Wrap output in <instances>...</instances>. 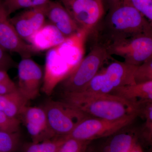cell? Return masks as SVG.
Here are the masks:
<instances>
[{
	"mask_svg": "<svg viewBox=\"0 0 152 152\" xmlns=\"http://www.w3.org/2000/svg\"><path fill=\"white\" fill-rule=\"evenodd\" d=\"M18 91L17 85L11 78L0 82V96L9 94Z\"/></svg>",
	"mask_w": 152,
	"mask_h": 152,
	"instance_id": "obj_29",
	"label": "cell"
},
{
	"mask_svg": "<svg viewBox=\"0 0 152 152\" xmlns=\"http://www.w3.org/2000/svg\"><path fill=\"white\" fill-rule=\"evenodd\" d=\"M110 94L136 104L152 102V81L127 85L114 89Z\"/></svg>",
	"mask_w": 152,
	"mask_h": 152,
	"instance_id": "obj_17",
	"label": "cell"
},
{
	"mask_svg": "<svg viewBox=\"0 0 152 152\" xmlns=\"http://www.w3.org/2000/svg\"><path fill=\"white\" fill-rule=\"evenodd\" d=\"M2 2L9 16L20 9L32 7L33 0H2Z\"/></svg>",
	"mask_w": 152,
	"mask_h": 152,
	"instance_id": "obj_27",
	"label": "cell"
},
{
	"mask_svg": "<svg viewBox=\"0 0 152 152\" xmlns=\"http://www.w3.org/2000/svg\"><path fill=\"white\" fill-rule=\"evenodd\" d=\"M137 116V114H132L116 120L90 117L83 121L68 136L91 141L107 138L130 125Z\"/></svg>",
	"mask_w": 152,
	"mask_h": 152,
	"instance_id": "obj_6",
	"label": "cell"
},
{
	"mask_svg": "<svg viewBox=\"0 0 152 152\" xmlns=\"http://www.w3.org/2000/svg\"><path fill=\"white\" fill-rule=\"evenodd\" d=\"M42 107L49 127L55 137L69 135L83 121L92 117L62 100L48 101Z\"/></svg>",
	"mask_w": 152,
	"mask_h": 152,
	"instance_id": "obj_5",
	"label": "cell"
},
{
	"mask_svg": "<svg viewBox=\"0 0 152 152\" xmlns=\"http://www.w3.org/2000/svg\"><path fill=\"white\" fill-rule=\"evenodd\" d=\"M10 78L7 71L0 69V82Z\"/></svg>",
	"mask_w": 152,
	"mask_h": 152,
	"instance_id": "obj_31",
	"label": "cell"
},
{
	"mask_svg": "<svg viewBox=\"0 0 152 152\" xmlns=\"http://www.w3.org/2000/svg\"><path fill=\"white\" fill-rule=\"evenodd\" d=\"M66 38L51 23L45 24L27 40L36 53L48 50L64 42Z\"/></svg>",
	"mask_w": 152,
	"mask_h": 152,
	"instance_id": "obj_15",
	"label": "cell"
},
{
	"mask_svg": "<svg viewBox=\"0 0 152 152\" xmlns=\"http://www.w3.org/2000/svg\"><path fill=\"white\" fill-rule=\"evenodd\" d=\"M79 27L87 35L100 23L104 13L102 0H61Z\"/></svg>",
	"mask_w": 152,
	"mask_h": 152,
	"instance_id": "obj_8",
	"label": "cell"
},
{
	"mask_svg": "<svg viewBox=\"0 0 152 152\" xmlns=\"http://www.w3.org/2000/svg\"><path fill=\"white\" fill-rule=\"evenodd\" d=\"M145 119L143 126L140 131L139 137H142L147 142H152V102H146L138 105V115Z\"/></svg>",
	"mask_w": 152,
	"mask_h": 152,
	"instance_id": "obj_19",
	"label": "cell"
},
{
	"mask_svg": "<svg viewBox=\"0 0 152 152\" xmlns=\"http://www.w3.org/2000/svg\"></svg>",
	"mask_w": 152,
	"mask_h": 152,
	"instance_id": "obj_35",
	"label": "cell"
},
{
	"mask_svg": "<svg viewBox=\"0 0 152 152\" xmlns=\"http://www.w3.org/2000/svg\"><path fill=\"white\" fill-rule=\"evenodd\" d=\"M82 39L80 36L75 35L48 50L41 89L44 93L50 94L58 84L75 70L80 61L78 44Z\"/></svg>",
	"mask_w": 152,
	"mask_h": 152,
	"instance_id": "obj_3",
	"label": "cell"
},
{
	"mask_svg": "<svg viewBox=\"0 0 152 152\" xmlns=\"http://www.w3.org/2000/svg\"><path fill=\"white\" fill-rule=\"evenodd\" d=\"M119 1V0H113V1Z\"/></svg>",
	"mask_w": 152,
	"mask_h": 152,
	"instance_id": "obj_33",
	"label": "cell"
},
{
	"mask_svg": "<svg viewBox=\"0 0 152 152\" xmlns=\"http://www.w3.org/2000/svg\"><path fill=\"white\" fill-rule=\"evenodd\" d=\"M137 66L115 61L104 69V80L101 94H110L119 87L134 84V74Z\"/></svg>",
	"mask_w": 152,
	"mask_h": 152,
	"instance_id": "obj_12",
	"label": "cell"
},
{
	"mask_svg": "<svg viewBox=\"0 0 152 152\" xmlns=\"http://www.w3.org/2000/svg\"><path fill=\"white\" fill-rule=\"evenodd\" d=\"M140 131L137 129L121 130L108 137L101 151L95 152H129L138 141Z\"/></svg>",
	"mask_w": 152,
	"mask_h": 152,
	"instance_id": "obj_16",
	"label": "cell"
},
{
	"mask_svg": "<svg viewBox=\"0 0 152 152\" xmlns=\"http://www.w3.org/2000/svg\"><path fill=\"white\" fill-rule=\"evenodd\" d=\"M7 52L0 46V69L7 71L15 64Z\"/></svg>",
	"mask_w": 152,
	"mask_h": 152,
	"instance_id": "obj_28",
	"label": "cell"
},
{
	"mask_svg": "<svg viewBox=\"0 0 152 152\" xmlns=\"http://www.w3.org/2000/svg\"><path fill=\"white\" fill-rule=\"evenodd\" d=\"M152 25L133 7L120 1H113L102 28L104 41L99 43L106 46L114 41L152 35Z\"/></svg>",
	"mask_w": 152,
	"mask_h": 152,
	"instance_id": "obj_1",
	"label": "cell"
},
{
	"mask_svg": "<svg viewBox=\"0 0 152 152\" xmlns=\"http://www.w3.org/2000/svg\"><path fill=\"white\" fill-rule=\"evenodd\" d=\"M91 142L79 140L67 136L58 152H86Z\"/></svg>",
	"mask_w": 152,
	"mask_h": 152,
	"instance_id": "obj_21",
	"label": "cell"
},
{
	"mask_svg": "<svg viewBox=\"0 0 152 152\" xmlns=\"http://www.w3.org/2000/svg\"><path fill=\"white\" fill-rule=\"evenodd\" d=\"M134 80L136 84L152 81V58L137 66Z\"/></svg>",
	"mask_w": 152,
	"mask_h": 152,
	"instance_id": "obj_22",
	"label": "cell"
},
{
	"mask_svg": "<svg viewBox=\"0 0 152 152\" xmlns=\"http://www.w3.org/2000/svg\"><path fill=\"white\" fill-rule=\"evenodd\" d=\"M19 140L18 132L0 131V152H12L15 149Z\"/></svg>",
	"mask_w": 152,
	"mask_h": 152,
	"instance_id": "obj_24",
	"label": "cell"
},
{
	"mask_svg": "<svg viewBox=\"0 0 152 152\" xmlns=\"http://www.w3.org/2000/svg\"><path fill=\"white\" fill-rule=\"evenodd\" d=\"M63 100L73 105L94 118L116 120L137 113L136 104L110 94H62Z\"/></svg>",
	"mask_w": 152,
	"mask_h": 152,
	"instance_id": "obj_2",
	"label": "cell"
},
{
	"mask_svg": "<svg viewBox=\"0 0 152 152\" xmlns=\"http://www.w3.org/2000/svg\"><path fill=\"white\" fill-rule=\"evenodd\" d=\"M45 12L46 18L50 23L54 26L66 39L82 31L61 3L49 0L45 5Z\"/></svg>",
	"mask_w": 152,
	"mask_h": 152,
	"instance_id": "obj_14",
	"label": "cell"
},
{
	"mask_svg": "<svg viewBox=\"0 0 152 152\" xmlns=\"http://www.w3.org/2000/svg\"><path fill=\"white\" fill-rule=\"evenodd\" d=\"M45 5L29 9L10 19L17 32L24 40H27L46 23Z\"/></svg>",
	"mask_w": 152,
	"mask_h": 152,
	"instance_id": "obj_13",
	"label": "cell"
},
{
	"mask_svg": "<svg viewBox=\"0 0 152 152\" xmlns=\"http://www.w3.org/2000/svg\"><path fill=\"white\" fill-rule=\"evenodd\" d=\"M105 46L111 56H119L125 62L138 66L152 58V35L114 41Z\"/></svg>",
	"mask_w": 152,
	"mask_h": 152,
	"instance_id": "obj_7",
	"label": "cell"
},
{
	"mask_svg": "<svg viewBox=\"0 0 152 152\" xmlns=\"http://www.w3.org/2000/svg\"><path fill=\"white\" fill-rule=\"evenodd\" d=\"M49 1V0H33L32 8L37 7L45 5Z\"/></svg>",
	"mask_w": 152,
	"mask_h": 152,
	"instance_id": "obj_30",
	"label": "cell"
},
{
	"mask_svg": "<svg viewBox=\"0 0 152 152\" xmlns=\"http://www.w3.org/2000/svg\"><path fill=\"white\" fill-rule=\"evenodd\" d=\"M18 68V90L28 101L34 99L42 89L44 71L30 58H22Z\"/></svg>",
	"mask_w": 152,
	"mask_h": 152,
	"instance_id": "obj_9",
	"label": "cell"
},
{
	"mask_svg": "<svg viewBox=\"0 0 152 152\" xmlns=\"http://www.w3.org/2000/svg\"><path fill=\"white\" fill-rule=\"evenodd\" d=\"M20 123V120L10 118L0 111V131L10 133L18 132Z\"/></svg>",
	"mask_w": 152,
	"mask_h": 152,
	"instance_id": "obj_26",
	"label": "cell"
},
{
	"mask_svg": "<svg viewBox=\"0 0 152 152\" xmlns=\"http://www.w3.org/2000/svg\"><path fill=\"white\" fill-rule=\"evenodd\" d=\"M0 1H1V0H0Z\"/></svg>",
	"mask_w": 152,
	"mask_h": 152,
	"instance_id": "obj_34",
	"label": "cell"
},
{
	"mask_svg": "<svg viewBox=\"0 0 152 152\" xmlns=\"http://www.w3.org/2000/svg\"><path fill=\"white\" fill-rule=\"evenodd\" d=\"M104 80V69L99 71L80 92L86 94L101 93Z\"/></svg>",
	"mask_w": 152,
	"mask_h": 152,
	"instance_id": "obj_25",
	"label": "cell"
},
{
	"mask_svg": "<svg viewBox=\"0 0 152 152\" xmlns=\"http://www.w3.org/2000/svg\"><path fill=\"white\" fill-rule=\"evenodd\" d=\"M67 136L56 137L44 141L34 143L28 147L26 152H58Z\"/></svg>",
	"mask_w": 152,
	"mask_h": 152,
	"instance_id": "obj_20",
	"label": "cell"
},
{
	"mask_svg": "<svg viewBox=\"0 0 152 152\" xmlns=\"http://www.w3.org/2000/svg\"><path fill=\"white\" fill-rule=\"evenodd\" d=\"M34 143L51 139L55 137L49 127L43 107L27 106L20 117Z\"/></svg>",
	"mask_w": 152,
	"mask_h": 152,
	"instance_id": "obj_11",
	"label": "cell"
},
{
	"mask_svg": "<svg viewBox=\"0 0 152 152\" xmlns=\"http://www.w3.org/2000/svg\"><path fill=\"white\" fill-rule=\"evenodd\" d=\"M131 6L152 23V0H119Z\"/></svg>",
	"mask_w": 152,
	"mask_h": 152,
	"instance_id": "obj_23",
	"label": "cell"
},
{
	"mask_svg": "<svg viewBox=\"0 0 152 152\" xmlns=\"http://www.w3.org/2000/svg\"><path fill=\"white\" fill-rule=\"evenodd\" d=\"M110 56L105 46L99 43L95 45L86 56L80 60L75 70L60 83L63 94L80 92Z\"/></svg>",
	"mask_w": 152,
	"mask_h": 152,
	"instance_id": "obj_4",
	"label": "cell"
},
{
	"mask_svg": "<svg viewBox=\"0 0 152 152\" xmlns=\"http://www.w3.org/2000/svg\"><path fill=\"white\" fill-rule=\"evenodd\" d=\"M2 0L0 1V46L7 51L16 53L22 58H30L36 53L31 45L25 42L9 18Z\"/></svg>",
	"mask_w": 152,
	"mask_h": 152,
	"instance_id": "obj_10",
	"label": "cell"
},
{
	"mask_svg": "<svg viewBox=\"0 0 152 152\" xmlns=\"http://www.w3.org/2000/svg\"><path fill=\"white\" fill-rule=\"evenodd\" d=\"M129 152H143V151L140 145L137 142L132 147Z\"/></svg>",
	"mask_w": 152,
	"mask_h": 152,
	"instance_id": "obj_32",
	"label": "cell"
},
{
	"mask_svg": "<svg viewBox=\"0 0 152 152\" xmlns=\"http://www.w3.org/2000/svg\"><path fill=\"white\" fill-rule=\"evenodd\" d=\"M29 101L19 91L0 96V111L12 118L20 120V117Z\"/></svg>",
	"mask_w": 152,
	"mask_h": 152,
	"instance_id": "obj_18",
	"label": "cell"
}]
</instances>
